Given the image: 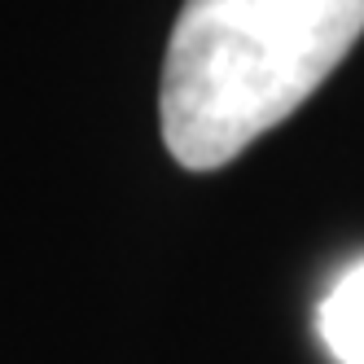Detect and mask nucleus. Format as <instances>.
I'll list each match as a JSON object with an SVG mask.
<instances>
[{
    "label": "nucleus",
    "mask_w": 364,
    "mask_h": 364,
    "mask_svg": "<svg viewBox=\"0 0 364 364\" xmlns=\"http://www.w3.org/2000/svg\"><path fill=\"white\" fill-rule=\"evenodd\" d=\"M364 36V0H185L163 62V141L220 171L285 123Z\"/></svg>",
    "instance_id": "obj_1"
},
{
    "label": "nucleus",
    "mask_w": 364,
    "mask_h": 364,
    "mask_svg": "<svg viewBox=\"0 0 364 364\" xmlns=\"http://www.w3.org/2000/svg\"><path fill=\"white\" fill-rule=\"evenodd\" d=\"M316 329L338 364H364V259L329 285L316 311Z\"/></svg>",
    "instance_id": "obj_2"
}]
</instances>
